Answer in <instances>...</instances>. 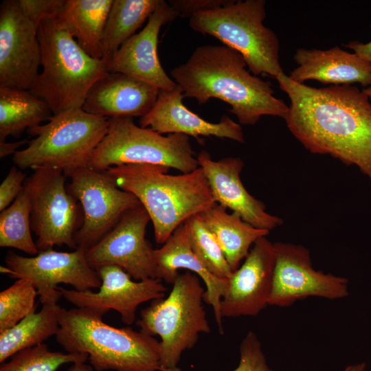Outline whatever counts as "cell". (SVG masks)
<instances>
[{
	"label": "cell",
	"mask_w": 371,
	"mask_h": 371,
	"mask_svg": "<svg viewBox=\"0 0 371 371\" xmlns=\"http://www.w3.org/2000/svg\"><path fill=\"white\" fill-rule=\"evenodd\" d=\"M113 0H65L60 24L90 56L102 60L103 36Z\"/></svg>",
	"instance_id": "24"
},
{
	"label": "cell",
	"mask_w": 371,
	"mask_h": 371,
	"mask_svg": "<svg viewBox=\"0 0 371 371\" xmlns=\"http://www.w3.org/2000/svg\"><path fill=\"white\" fill-rule=\"evenodd\" d=\"M41 52L38 27L19 0L0 5V87L29 90L39 74Z\"/></svg>",
	"instance_id": "15"
},
{
	"label": "cell",
	"mask_w": 371,
	"mask_h": 371,
	"mask_svg": "<svg viewBox=\"0 0 371 371\" xmlns=\"http://www.w3.org/2000/svg\"><path fill=\"white\" fill-rule=\"evenodd\" d=\"M216 202L238 214L252 226L267 229H275L282 220L266 212L265 205L250 194L240 179L244 162L240 157H225L215 161L207 151L197 155Z\"/></svg>",
	"instance_id": "19"
},
{
	"label": "cell",
	"mask_w": 371,
	"mask_h": 371,
	"mask_svg": "<svg viewBox=\"0 0 371 371\" xmlns=\"http://www.w3.org/2000/svg\"><path fill=\"white\" fill-rule=\"evenodd\" d=\"M159 93L157 87L122 73H107L89 91L82 109L104 117H143L155 105Z\"/></svg>",
	"instance_id": "21"
},
{
	"label": "cell",
	"mask_w": 371,
	"mask_h": 371,
	"mask_svg": "<svg viewBox=\"0 0 371 371\" xmlns=\"http://www.w3.org/2000/svg\"><path fill=\"white\" fill-rule=\"evenodd\" d=\"M31 203L25 188L0 214V247H12L27 254L39 253L31 234Z\"/></svg>",
	"instance_id": "29"
},
{
	"label": "cell",
	"mask_w": 371,
	"mask_h": 371,
	"mask_svg": "<svg viewBox=\"0 0 371 371\" xmlns=\"http://www.w3.org/2000/svg\"><path fill=\"white\" fill-rule=\"evenodd\" d=\"M27 139H23L18 142H8L6 141H0V158H4L10 155H14L18 148L21 146L28 144Z\"/></svg>",
	"instance_id": "38"
},
{
	"label": "cell",
	"mask_w": 371,
	"mask_h": 371,
	"mask_svg": "<svg viewBox=\"0 0 371 371\" xmlns=\"http://www.w3.org/2000/svg\"><path fill=\"white\" fill-rule=\"evenodd\" d=\"M0 367V371H56L67 363H86L85 354L52 351L45 344L22 350Z\"/></svg>",
	"instance_id": "31"
},
{
	"label": "cell",
	"mask_w": 371,
	"mask_h": 371,
	"mask_svg": "<svg viewBox=\"0 0 371 371\" xmlns=\"http://www.w3.org/2000/svg\"><path fill=\"white\" fill-rule=\"evenodd\" d=\"M232 0H169L168 4L177 16L189 17L201 12L226 5Z\"/></svg>",
	"instance_id": "36"
},
{
	"label": "cell",
	"mask_w": 371,
	"mask_h": 371,
	"mask_svg": "<svg viewBox=\"0 0 371 371\" xmlns=\"http://www.w3.org/2000/svg\"><path fill=\"white\" fill-rule=\"evenodd\" d=\"M108 128V118L88 113L82 108L63 111L47 124L27 130L36 137L13 155V163L21 170L47 168L65 172L87 167Z\"/></svg>",
	"instance_id": "7"
},
{
	"label": "cell",
	"mask_w": 371,
	"mask_h": 371,
	"mask_svg": "<svg viewBox=\"0 0 371 371\" xmlns=\"http://www.w3.org/2000/svg\"><path fill=\"white\" fill-rule=\"evenodd\" d=\"M247 67L236 50L225 45H205L197 47L170 75L184 98H194L199 104L219 99L231 106L229 111L240 124L254 125L265 115L284 118L289 106L274 95L269 81Z\"/></svg>",
	"instance_id": "2"
},
{
	"label": "cell",
	"mask_w": 371,
	"mask_h": 371,
	"mask_svg": "<svg viewBox=\"0 0 371 371\" xmlns=\"http://www.w3.org/2000/svg\"><path fill=\"white\" fill-rule=\"evenodd\" d=\"M127 164L161 166L181 173L199 167L189 136L180 133L164 136L136 125L132 117L109 118L108 131L87 168L103 172Z\"/></svg>",
	"instance_id": "9"
},
{
	"label": "cell",
	"mask_w": 371,
	"mask_h": 371,
	"mask_svg": "<svg viewBox=\"0 0 371 371\" xmlns=\"http://www.w3.org/2000/svg\"><path fill=\"white\" fill-rule=\"evenodd\" d=\"M193 252L207 269L222 279H229L234 272L214 235L199 214L184 223Z\"/></svg>",
	"instance_id": "30"
},
{
	"label": "cell",
	"mask_w": 371,
	"mask_h": 371,
	"mask_svg": "<svg viewBox=\"0 0 371 371\" xmlns=\"http://www.w3.org/2000/svg\"><path fill=\"white\" fill-rule=\"evenodd\" d=\"M157 278L173 284L179 276L178 270L188 269L196 274L205 285L203 300L210 305L221 335L224 334L221 301L226 290L228 279L212 274L193 252L184 223L159 249H154Z\"/></svg>",
	"instance_id": "23"
},
{
	"label": "cell",
	"mask_w": 371,
	"mask_h": 371,
	"mask_svg": "<svg viewBox=\"0 0 371 371\" xmlns=\"http://www.w3.org/2000/svg\"><path fill=\"white\" fill-rule=\"evenodd\" d=\"M150 221L142 205L126 212L111 230L86 251L89 265L96 271L116 265L137 281L157 278L154 249L146 238Z\"/></svg>",
	"instance_id": "14"
},
{
	"label": "cell",
	"mask_w": 371,
	"mask_h": 371,
	"mask_svg": "<svg viewBox=\"0 0 371 371\" xmlns=\"http://www.w3.org/2000/svg\"><path fill=\"white\" fill-rule=\"evenodd\" d=\"M265 5V0H232L223 7L193 15L189 25L238 52L254 75L265 74L276 78L284 73L280 62V41L275 32L264 25Z\"/></svg>",
	"instance_id": "6"
},
{
	"label": "cell",
	"mask_w": 371,
	"mask_h": 371,
	"mask_svg": "<svg viewBox=\"0 0 371 371\" xmlns=\"http://www.w3.org/2000/svg\"><path fill=\"white\" fill-rule=\"evenodd\" d=\"M69 193L81 204L82 223L75 235L78 248L98 243L128 210L142 205L133 194L118 188L105 172L81 167L64 172Z\"/></svg>",
	"instance_id": "11"
},
{
	"label": "cell",
	"mask_w": 371,
	"mask_h": 371,
	"mask_svg": "<svg viewBox=\"0 0 371 371\" xmlns=\"http://www.w3.org/2000/svg\"><path fill=\"white\" fill-rule=\"evenodd\" d=\"M366 366L365 363H360L355 365H350L343 371H366Z\"/></svg>",
	"instance_id": "40"
},
{
	"label": "cell",
	"mask_w": 371,
	"mask_h": 371,
	"mask_svg": "<svg viewBox=\"0 0 371 371\" xmlns=\"http://www.w3.org/2000/svg\"><path fill=\"white\" fill-rule=\"evenodd\" d=\"M53 115L47 103L29 90L0 87V141L18 137Z\"/></svg>",
	"instance_id": "26"
},
{
	"label": "cell",
	"mask_w": 371,
	"mask_h": 371,
	"mask_svg": "<svg viewBox=\"0 0 371 371\" xmlns=\"http://www.w3.org/2000/svg\"><path fill=\"white\" fill-rule=\"evenodd\" d=\"M38 38L43 69L29 91L54 115L82 108L90 89L108 73L106 62L87 54L56 16L40 23Z\"/></svg>",
	"instance_id": "5"
},
{
	"label": "cell",
	"mask_w": 371,
	"mask_h": 371,
	"mask_svg": "<svg viewBox=\"0 0 371 371\" xmlns=\"http://www.w3.org/2000/svg\"><path fill=\"white\" fill-rule=\"evenodd\" d=\"M40 311H34L16 325L0 333V363H4L16 352L43 344L59 330L58 304L42 305Z\"/></svg>",
	"instance_id": "27"
},
{
	"label": "cell",
	"mask_w": 371,
	"mask_h": 371,
	"mask_svg": "<svg viewBox=\"0 0 371 371\" xmlns=\"http://www.w3.org/2000/svg\"><path fill=\"white\" fill-rule=\"evenodd\" d=\"M290 100L284 118L291 134L313 154L357 166L371 183V101L357 87L315 88L284 73L276 78Z\"/></svg>",
	"instance_id": "1"
},
{
	"label": "cell",
	"mask_w": 371,
	"mask_h": 371,
	"mask_svg": "<svg viewBox=\"0 0 371 371\" xmlns=\"http://www.w3.org/2000/svg\"><path fill=\"white\" fill-rule=\"evenodd\" d=\"M38 292L31 282L17 279L0 293V333L16 325L35 311Z\"/></svg>",
	"instance_id": "32"
},
{
	"label": "cell",
	"mask_w": 371,
	"mask_h": 371,
	"mask_svg": "<svg viewBox=\"0 0 371 371\" xmlns=\"http://www.w3.org/2000/svg\"><path fill=\"white\" fill-rule=\"evenodd\" d=\"M345 46L371 63V41L366 43H361L358 41H350Z\"/></svg>",
	"instance_id": "37"
},
{
	"label": "cell",
	"mask_w": 371,
	"mask_h": 371,
	"mask_svg": "<svg viewBox=\"0 0 371 371\" xmlns=\"http://www.w3.org/2000/svg\"><path fill=\"white\" fill-rule=\"evenodd\" d=\"M90 308H60L56 341L67 352L85 354L96 371H160V344L130 327L116 328Z\"/></svg>",
	"instance_id": "4"
},
{
	"label": "cell",
	"mask_w": 371,
	"mask_h": 371,
	"mask_svg": "<svg viewBox=\"0 0 371 371\" xmlns=\"http://www.w3.org/2000/svg\"><path fill=\"white\" fill-rule=\"evenodd\" d=\"M181 88L177 85L170 91L159 90L157 100L151 110L140 117L139 126L160 134L180 133L194 137L214 136L245 143L243 128L227 115L220 122L212 123L190 111L183 104Z\"/></svg>",
	"instance_id": "20"
},
{
	"label": "cell",
	"mask_w": 371,
	"mask_h": 371,
	"mask_svg": "<svg viewBox=\"0 0 371 371\" xmlns=\"http://www.w3.org/2000/svg\"><path fill=\"white\" fill-rule=\"evenodd\" d=\"M275 262L273 243L266 236L258 239L228 279L221 301L223 318L256 316L269 305Z\"/></svg>",
	"instance_id": "17"
},
{
	"label": "cell",
	"mask_w": 371,
	"mask_h": 371,
	"mask_svg": "<svg viewBox=\"0 0 371 371\" xmlns=\"http://www.w3.org/2000/svg\"><path fill=\"white\" fill-rule=\"evenodd\" d=\"M161 371H181L176 368ZM233 371H272L267 365L256 335L250 331L240 346V361Z\"/></svg>",
	"instance_id": "33"
},
{
	"label": "cell",
	"mask_w": 371,
	"mask_h": 371,
	"mask_svg": "<svg viewBox=\"0 0 371 371\" xmlns=\"http://www.w3.org/2000/svg\"><path fill=\"white\" fill-rule=\"evenodd\" d=\"M150 164H127L105 172L117 186L135 195L148 212L155 238L164 244L181 224L216 203L207 179L199 167L178 175Z\"/></svg>",
	"instance_id": "3"
},
{
	"label": "cell",
	"mask_w": 371,
	"mask_h": 371,
	"mask_svg": "<svg viewBox=\"0 0 371 371\" xmlns=\"http://www.w3.org/2000/svg\"><path fill=\"white\" fill-rule=\"evenodd\" d=\"M177 17L168 3L162 0L144 27L127 40L106 63V71L133 76L159 90L174 89L177 85L161 65L157 45L161 27Z\"/></svg>",
	"instance_id": "18"
},
{
	"label": "cell",
	"mask_w": 371,
	"mask_h": 371,
	"mask_svg": "<svg viewBox=\"0 0 371 371\" xmlns=\"http://www.w3.org/2000/svg\"><path fill=\"white\" fill-rule=\"evenodd\" d=\"M363 92L368 97L370 100L371 101V86L364 88L362 89Z\"/></svg>",
	"instance_id": "41"
},
{
	"label": "cell",
	"mask_w": 371,
	"mask_h": 371,
	"mask_svg": "<svg viewBox=\"0 0 371 371\" xmlns=\"http://www.w3.org/2000/svg\"><path fill=\"white\" fill-rule=\"evenodd\" d=\"M25 173L13 166L0 186V211L7 208L24 188Z\"/></svg>",
	"instance_id": "35"
},
{
	"label": "cell",
	"mask_w": 371,
	"mask_h": 371,
	"mask_svg": "<svg viewBox=\"0 0 371 371\" xmlns=\"http://www.w3.org/2000/svg\"><path fill=\"white\" fill-rule=\"evenodd\" d=\"M205 290L199 277L187 271L179 275L167 297L154 300L141 311L136 322L140 331L161 339L160 371L176 368L199 335L210 332L203 306Z\"/></svg>",
	"instance_id": "8"
},
{
	"label": "cell",
	"mask_w": 371,
	"mask_h": 371,
	"mask_svg": "<svg viewBox=\"0 0 371 371\" xmlns=\"http://www.w3.org/2000/svg\"><path fill=\"white\" fill-rule=\"evenodd\" d=\"M273 245L276 262L269 305L287 307L308 297L337 300L348 296V280L316 271L306 247L282 242Z\"/></svg>",
	"instance_id": "13"
},
{
	"label": "cell",
	"mask_w": 371,
	"mask_h": 371,
	"mask_svg": "<svg viewBox=\"0 0 371 371\" xmlns=\"http://www.w3.org/2000/svg\"><path fill=\"white\" fill-rule=\"evenodd\" d=\"M25 16L37 27L44 19L56 16L65 0H19Z\"/></svg>",
	"instance_id": "34"
},
{
	"label": "cell",
	"mask_w": 371,
	"mask_h": 371,
	"mask_svg": "<svg viewBox=\"0 0 371 371\" xmlns=\"http://www.w3.org/2000/svg\"><path fill=\"white\" fill-rule=\"evenodd\" d=\"M5 263V267H0L1 273L31 282L42 305L58 304L63 297L57 289L58 284H70L80 291L99 289L102 284L98 272L89 265L86 251L81 248L71 252L49 249L32 257L9 251Z\"/></svg>",
	"instance_id": "12"
},
{
	"label": "cell",
	"mask_w": 371,
	"mask_h": 371,
	"mask_svg": "<svg viewBox=\"0 0 371 371\" xmlns=\"http://www.w3.org/2000/svg\"><path fill=\"white\" fill-rule=\"evenodd\" d=\"M162 0H113L103 36L106 63L120 47L148 21Z\"/></svg>",
	"instance_id": "28"
},
{
	"label": "cell",
	"mask_w": 371,
	"mask_h": 371,
	"mask_svg": "<svg viewBox=\"0 0 371 371\" xmlns=\"http://www.w3.org/2000/svg\"><path fill=\"white\" fill-rule=\"evenodd\" d=\"M61 170L37 168L25 180L31 203V227L37 236L39 251L55 245L76 249L75 235L82 223L77 200L65 184Z\"/></svg>",
	"instance_id": "10"
},
{
	"label": "cell",
	"mask_w": 371,
	"mask_h": 371,
	"mask_svg": "<svg viewBox=\"0 0 371 371\" xmlns=\"http://www.w3.org/2000/svg\"><path fill=\"white\" fill-rule=\"evenodd\" d=\"M67 371H94V369L86 363H73Z\"/></svg>",
	"instance_id": "39"
},
{
	"label": "cell",
	"mask_w": 371,
	"mask_h": 371,
	"mask_svg": "<svg viewBox=\"0 0 371 371\" xmlns=\"http://www.w3.org/2000/svg\"><path fill=\"white\" fill-rule=\"evenodd\" d=\"M293 59L297 67L288 76L296 82L316 80L332 85L359 83L365 88L371 86V63L339 46L326 50L298 48Z\"/></svg>",
	"instance_id": "22"
},
{
	"label": "cell",
	"mask_w": 371,
	"mask_h": 371,
	"mask_svg": "<svg viewBox=\"0 0 371 371\" xmlns=\"http://www.w3.org/2000/svg\"><path fill=\"white\" fill-rule=\"evenodd\" d=\"M199 216L216 237L233 271L240 267L254 243L269 234L267 229L245 222L238 214L228 213L217 203Z\"/></svg>",
	"instance_id": "25"
},
{
	"label": "cell",
	"mask_w": 371,
	"mask_h": 371,
	"mask_svg": "<svg viewBox=\"0 0 371 371\" xmlns=\"http://www.w3.org/2000/svg\"><path fill=\"white\" fill-rule=\"evenodd\" d=\"M102 284L96 292L57 289L63 297L78 308H90L104 314L113 309L128 325L134 323L137 307L142 303L164 297L166 288L158 278L133 280L123 269L105 265L97 271Z\"/></svg>",
	"instance_id": "16"
}]
</instances>
